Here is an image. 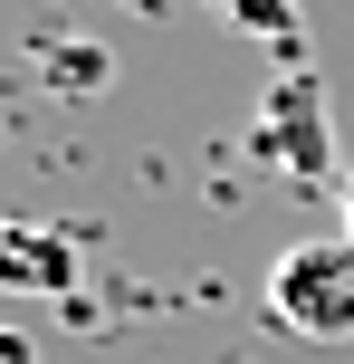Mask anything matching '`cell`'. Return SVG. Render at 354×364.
Returning <instances> with one entry per match:
<instances>
[{
	"instance_id": "cell-5",
	"label": "cell",
	"mask_w": 354,
	"mask_h": 364,
	"mask_svg": "<svg viewBox=\"0 0 354 364\" xmlns=\"http://www.w3.org/2000/svg\"><path fill=\"white\" fill-rule=\"evenodd\" d=\"M48 77H57L67 96H96V87L115 77V58L96 48V38H67V48H48Z\"/></svg>"
},
{
	"instance_id": "cell-6",
	"label": "cell",
	"mask_w": 354,
	"mask_h": 364,
	"mask_svg": "<svg viewBox=\"0 0 354 364\" xmlns=\"http://www.w3.org/2000/svg\"><path fill=\"white\" fill-rule=\"evenodd\" d=\"M0 364H29V336H10V326H0Z\"/></svg>"
},
{
	"instance_id": "cell-1",
	"label": "cell",
	"mask_w": 354,
	"mask_h": 364,
	"mask_svg": "<svg viewBox=\"0 0 354 364\" xmlns=\"http://www.w3.org/2000/svg\"><path fill=\"white\" fill-rule=\"evenodd\" d=\"M268 326L297 346L354 336V240H287L268 259Z\"/></svg>"
},
{
	"instance_id": "cell-3",
	"label": "cell",
	"mask_w": 354,
	"mask_h": 364,
	"mask_svg": "<svg viewBox=\"0 0 354 364\" xmlns=\"http://www.w3.org/2000/svg\"><path fill=\"white\" fill-rule=\"evenodd\" d=\"M77 240L48 230V220H0V288L10 297H67L77 288Z\"/></svg>"
},
{
	"instance_id": "cell-2",
	"label": "cell",
	"mask_w": 354,
	"mask_h": 364,
	"mask_svg": "<svg viewBox=\"0 0 354 364\" xmlns=\"http://www.w3.org/2000/svg\"><path fill=\"white\" fill-rule=\"evenodd\" d=\"M249 154L268 173H287V182H326L336 173V115H326L316 68H278L268 77L259 115H249Z\"/></svg>"
},
{
	"instance_id": "cell-4",
	"label": "cell",
	"mask_w": 354,
	"mask_h": 364,
	"mask_svg": "<svg viewBox=\"0 0 354 364\" xmlns=\"http://www.w3.org/2000/svg\"><path fill=\"white\" fill-rule=\"evenodd\" d=\"M211 10H230L249 38H268L278 58H297V29H306V19H297V0H211Z\"/></svg>"
},
{
	"instance_id": "cell-7",
	"label": "cell",
	"mask_w": 354,
	"mask_h": 364,
	"mask_svg": "<svg viewBox=\"0 0 354 364\" xmlns=\"http://www.w3.org/2000/svg\"><path fill=\"white\" fill-rule=\"evenodd\" d=\"M345 240H354V164H345Z\"/></svg>"
}]
</instances>
